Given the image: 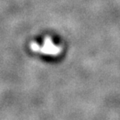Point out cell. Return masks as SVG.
<instances>
[{"label": "cell", "mask_w": 120, "mask_h": 120, "mask_svg": "<svg viewBox=\"0 0 120 120\" xmlns=\"http://www.w3.org/2000/svg\"><path fill=\"white\" fill-rule=\"evenodd\" d=\"M60 48L54 45L53 41L50 38H45L44 41V45L41 47L40 52L47 55H57L60 52Z\"/></svg>", "instance_id": "obj_1"}, {"label": "cell", "mask_w": 120, "mask_h": 120, "mask_svg": "<svg viewBox=\"0 0 120 120\" xmlns=\"http://www.w3.org/2000/svg\"><path fill=\"white\" fill-rule=\"evenodd\" d=\"M30 49L33 50V51H35V52H40L41 50V46L38 43L36 42H32L30 44Z\"/></svg>", "instance_id": "obj_2"}]
</instances>
